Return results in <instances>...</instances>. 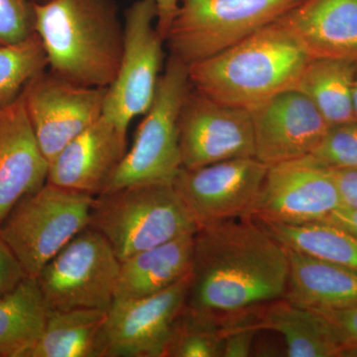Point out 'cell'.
<instances>
[{
  "label": "cell",
  "mask_w": 357,
  "mask_h": 357,
  "mask_svg": "<svg viewBox=\"0 0 357 357\" xmlns=\"http://www.w3.org/2000/svg\"><path fill=\"white\" fill-rule=\"evenodd\" d=\"M32 2L36 4L45 3V2L49 1V0H31Z\"/></svg>",
  "instance_id": "37"
},
{
  "label": "cell",
  "mask_w": 357,
  "mask_h": 357,
  "mask_svg": "<svg viewBox=\"0 0 357 357\" xmlns=\"http://www.w3.org/2000/svg\"><path fill=\"white\" fill-rule=\"evenodd\" d=\"M178 131L182 168L255 157L250 112L215 102L192 86L181 107Z\"/></svg>",
  "instance_id": "13"
},
{
  "label": "cell",
  "mask_w": 357,
  "mask_h": 357,
  "mask_svg": "<svg viewBox=\"0 0 357 357\" xmlns=\"http://www.w3.org/2000/svg\"><path fill=\"white\" fill-rule=\"evenodd\" d=\"M128 130L102 114L52 160L47 182L93 197L102 194L128 152Z\"/></svg>",
  "instance_id": "16"
},
{
  "label": "cell",
  "mask_w": 357,
  "mask_h": 357,
  "mask_svg": "<svg viewBox=\"0 0 357 357\" xmlns=\"http://www.w3.org/2000/svg\"><path fill=\"white\" fill-rule=\"evenodd\" d=\"M195 234L178 236L122 261L115 298L149 297L184 278L192 270Z\"/></svg>",
  "instance_id": "20"
},
{
  "label": "cell",
  "mask_w": 357,
  "mask_h": 357,
  "mask_svg": "<svg viewBox=\"0 0 357 357\" xmlns=\"http://www.w3.org/2000/svg\"><path fill=\"white\" fill-rule=\"evenodd\" d=\"M121 265L105 236L91 227L83 230L36 276L49 312L109 311Z\"/></svg>",
  "instance_id": "8"
},
{
  "label": "cell",
  "mask_w": 357,
  "mask_h": 357,
  "mask_svg": "<svg viewBox=\"0 0 357 357\" xmlns=\"http://www.w3.org/2000/svg\"><path fill=\"white\" fill-rule=\"evenodd\" d=\"M28 276L0 232V298L14 290Z\"/></svg>",
  "instance_id": "32"
},
{
  "label": "cell",
  "mask_w": 357,
  "mask_h": 357,
  "mask_svg": "<svg viewBox=\"0 0 357 357\" xmlns=\"http://www.w3.org/2000/svg\"><path fill=\"white\" fill-rule=\"evenodd\" d=\"M109 88H89L45 70L22 95L35 137L45 158L52 160L103 114Z\"/></svg>",
  "instance_id": "11"
},
{
  "label": "cell",
  "mask_w": 357,
  "mask_h": 357,
  "mask_svg": "<svg viewBox=\"0 0 357 357\" xmlns=\"http://www.w3.org/2000/svg\"><path fill=\"white\" fill-rule=\"evenodd\" d=\"M352 98H354V109L357 121V62H356V70H354V88H352Z\"/></svg>",
  "instance_id": "36"
},
{
  "label": "cell",
  "mask_w": 357,
  "mask_h": 357,
  "mask_svg": "<svg viewBox=\"0 0 357 357\" xmlns=\"http://www.w3.org/2000/svg\"><path fill=\"white\" fill-rule=\"evenodd\" d=\"M302 0H180L167 34L170 55L188 67L276 22Z\"/></svg>",
  "instance_id": "5"
},
{
  "label": "cell",
  "mask_w": 357,
  "mask_h": 357,
  "mask_svg": "<svg viewBox=\"0 0 357 357\" xmlns=\"http://www.w3.org/2000/svg\"><path fill=\"white\" fill-rule=\"evenodd\" d=\"M287 251L255 218H234L197 230L185 306L231 314L281 299L287 288Z\"/></svg>",
  "instance_id": "1"
},
{
  "label": "cell",
  "mask_w": 357,
  "mask_h": 357,
  "mask_svg": "<svg viewBox=\"0 0 357 357\" xmlns=\"http://www.w3.org/2000/svg\"><path fill=\"white\" fill-rule=\"evenodd\" d=\"M311 58L277 22L190 66L191 86L215 102L252 109L295 89Z\"/></svg>",
  "instance_id": "3"
},
{
  "label": "cell",
  "mask_w": 357,
  "mask_h": 357,
  "mask_svg": "<svg viewBox=\"0 0 357 357\" xmlns=\"http://www.w3.org/2000/svg\"><path fill=\"white\" fill-rule=\"evenodd\" d=\"M260 331L280 333L290 357H340L342 349L332 326L314 310L288 300L272 301L257 307Z\"/></svg>",
  "instance_id": "21"
},
{
  "label": "cell",
  "mask_w": 357,
  "mask_h": 357,
  "mask_svg": "<svg viewBox=\"0 0 357 357\" xmlns=\"http://www.w3.org/2000/svg\"><path fill=\"white\" fill-rule=\"evenodd\" d=\"M191 279L192 270L171 287L149 297L115 298L103 325L102 357H165Z\"/></svg>",
  "instance_id": "14"
},
{
  "label": "cell",
  "mask_w": 357,
  "mask_h": 357,
  "mask_svg": "<svg viewBox=\"0 0 357 357\" xmlns=\"http://www.w3.org/2000/svg\"><path fill=\"white\" fill-rule=\"evenodd\" d=\"M119 73L107 89L103 115L128 128L153 102L163 64V42L156 27L155 0H136L126 11Z\"/></svg>",
  "instance_id": "9"
},
{
  "label": "cell",
  "mask_w": 357,
  "mask_h": 357,
  "mask_svg": "<svg viewBox=\"0 0 357 357\" xmlns=\"http://www.w3.org/2000/svg\"><path fill=\"white\" fill-rule=\"evenodd\" d=\"M35 11L49 70L79 86L109 88L124 39L114 0H49Z\"/></svg>",
  "instance_id": "2"
},
{
  "label": "cell",
  "mask_w": 357,
  "mask_h": 357,
  "mask_svg": "<svg viewBox=\"0 0 357 357\" xmlns=\"http://www.w3.org/2000/svg\"><path fill=\"white\" fill-rule=\"evenodd\" d=\"M324 222L332 223L357 238V208L342 206L333 211L324 220Z\"/></svg>",
  "instance_id": "34"
},
{
  "label": "cell",
  "mask_w": 357,
  "mask_h": 357,
  "mask_svg": "<svg viewBox=\"0 0 357 357\" xmlns=\"http://www.w3.org/2000/svg\"><path fill=\"white\" fill-rule=\"evenodd\" d=\"M220 316L184 307L174 324L165 357H220Z\"/></svg>",
  "instance_id": "27"
},
{
  "label": "cell",
  "mask_w": 357,
  "mask_h": 357,
  "mask_svg": "<svg viewBox=\"0 0 357 357\" xmlns=\"http://www.w3.org/2000/svg\"><path fill=\"white\" fill-rule=\"evenodd\" d=\"M48 68V58L36 32L18 43L0 46V107L15 102L26 84Z\"/></svg>",
  "instance_id": "26"
},
{
  "label": "cell",
  "mask_w": 357,
  "mask_h": 357,
  "mask_svg": "<svg viewBox=\"0 0 357 357\" xmlns=\"http://www.w3.org/2000/svg\"><path fill=\"white\" fill-rule=\"evenodd\" d=\"M285 248L289 274L284 299L310 310L357 304V270Z\"/></svg>",
  "instance_id": "19"
},
{
  "label": "cell",
  "mask_w": 357,
  "mask_h": 357,
  "mask_svg": "<svg viewBox=\"0 0 357 357\" xmlns=\"http://www.w3.org/2000/svg\"><path fill=\"white\" fill-rule=\"evenodd\" d=\"M190 89L189 67L170 55L133 145L103 192L131 185L173 182L182 168L178 119Z\"/></svg>",
  "instance_id": "7"
},
{
  "label": "cell",
  "mask_w": 357,
  "mask_h": 357,
  "mask_svg": "<svg viewBox=\"0 0 357 357\" xmlns=\"http://www.w3.org/2000/svg\"><path fill=\"white\" fill-rule=\"evenodd\" d=\"M311 155L331 170L357 169V121L328 128Z\"/></svg>",
  "instance_id": "28"
},
{
  "label": "cell",
  "mask_w": 357,
  "mask_h": 357,
  "mask_svg": "<svg viewBox=\"0 0 357 357\" xmlns=\"http://www.w3.org/2000/svg\"><path fill=\"white\" fill-rule=\"evenodd\" d=\"M36 32L31 0H0V46L18 43Z\"/></svg>",
  "instance_id": "30"
},
{
  "label": "cell",
  "mask_w": 357,
  "mask_h": 357,
  "mask_svg": "<svg viewBox=\"0 0 357 357\" xmlns=\"http://www.w3.org/2000/svg\"><path fill=\"white\" fill-rule=\"evenodd\" d=\"M255 158L267 166L311 155L330 126L306 95L283 91L249 110Z\"/></svg>",
  "instance_id": "15"
},
{
  "label": "cell",
  "mask_w": 357,
  "mask_h": 357,
  "mask_svg": "<svg viewBox=\"0 0 357 357\" xmlns=\"http://www.w3.org/2000/svg\"><path fill=\"white\" fill-rule=\"evenodd\" d=\"M49 309L35 276L0 298V357H27L44 332Z\"/></svg>",
  "instance_id": "22"
},
{
  "label": "cell",
  "mask_w": 357,
  "mask_h": 357,
  "mask_svg": "<svg viewBox=\"0 0 357 357\" xmlns=\"http://www.w3.org/2000/svg\"><path fill=\"white\" fill-rule=\"evenodd\" d=\"M257 307L220 316L222 357L249 356L255 335L260 331Z\"/></svg>",
  "instance_id": "29"
},
{
  "label": "cell",
  "mask_w": 357,
  "mask_h": 357,
  "mask_svg": "<svg viewBox=\"0 0 357 357\" xmlns=\"http://www.w3.org/2000/svg\"><path fill=\"white\" fill-rule=\"evenodd\" d=\"M268 167L255 157H245L181 168L173 185L199 229L248 217Z\"/></svg>",
  "instance_id": "12"
},
{
  "label": "cell",
  "mask_w": 357,
  "mask_h": 357,
  "mask_svg": "<svg viewBox=\"0 0 357 357\" xmlns=\"http://www.w3.org/2000/svg\"><path fill=\"white\" fill-rule=\"evenodd\" d=\"M276 22L311 59L357 62V0H302Z\"/></svg>",
  "instance_id": "18"
},
{
  "label": "cell",
  "mask_w": 357,
  "mask_h": 357,
  "mask_svg": "<svg viewBox=\"0 0 357 357\" xmlns=\"http://www.w3.org/2000/svg\"><path fill=\"white\" fill-rule=\"evenodd\" d=\"M342 206L333 171L312 155L268 167L248 217L283 225L321 222Z\"/></svg>",
  "instance_id": "10"
},
{
  "label": "cell",
  "mask_w": 357,
  "mask_h": 357,
  "mask_svg": "<svg viewBox=\"0 0 357 357\" xmlns=\"http://www.w3.org/2000/svg\"><path fill=\"white\" fill-rule=\"evenodd\" d=\"M328 319L342 345V356H357V304L342 309L314 310Z\"/></svg>",
  "instance_id": "31"
},
{
  "label": "cell",
  "mask_w": 357,
  "mask_h": 357,
  "mask_svg": "<svg viewBox=\"0 0 357 357\" xmlns=\"http://www.w3.org/2000/svg\"><path fill=\"white\" fill-rule=\"evenodd\" d=\"M89 227L105 236L121 262L198 230L173 182L131 185L98 195Z\"/></svg>",
  "instance_id": "4"
},
{
  "label": "cell",
  "mask_w": 357,
  "mask_h": 357,
  "mask_svg": "<svg viewBox=\"0 0 357 357\" xmlns=\"http://www.w3.org/2000/svg\"><path fill=\"white\" fill-rule=\"evenodd\" d=\"M95 197L46 184L24 197L0 222V232L29 276L42 268L91 222Z\"/></svg>",
  "instance_id": "6"
},
{
  "label": "cell",
  "mask_w": 357,
  "mask_h": 357,
  "mask_svg": "<svg viewBox=\"0 0 357 357\" xmlns=\"http://www.w3.org/2000/svg\"><path fill=\"white\" fill-rule=\"evenodd\" d=\"M356 62L340 59H311L296 89L306 95L330 128L356 121L354 88Z\"/></svg>",
  "instance_id": "24"
},
{
  "label": "cell",
  "mask_w": 357,
  "mask_h": 357,
  "mask_svg": "<svg viewBox=\"0 0 357 357\" xmlns=\"http://www.w3.org/2000/svg\"><path fill=\"white\" fill-rule=\"evenodd\" d=\"M157 6L156 27L162 38L165 40L171 23L177 13L180 0H155Z\"/></svg>",
  "instance_id": "35"
},
{
  "label": "cell",
  "mask_w": 357,
  "mask_h": 357,
  "mask_svg": "<svg viewBox=\"0 0 357 357\" xmlns=\"http://www.w3.org/2000/svg\"><path fill=\"white\" fill-rule=\"evenodd\" d=\"M107 314L96 309L49 312L44 332L27 357H102Z\"/></svg>",
  "instance_id": "23"
},
{
  "label": "cell",
  "mask_w": 357,
  "mask_h": 357,
  "mask_svg": "<svg viewBox=\"0 0 357 357\" xmlns=\"http://www.w3.org/2000/svg\"><path fill=\"white\" fill-rule=\"evenodd\" d=\"M342 206L357 208V169L332 170Z\"/></svg>",
  "instance_id": "33"
},
{
  "label": "cell",
  "mask_w": 357,
  "mask_h": 357,
  "mask_svg": "<svg viewBox=\"0 0 357 357\" xmlns=\"http://www.w3.org/2000/svg\"><path fill=\"white\" fill-rule=\"evenodd\" d=\"M49 162L35 137L22 95L0 107V222L48 180Z\"/></svg>",
  "instance_id": "17"
},
{
  "label": "cell",
  "mask_w": 357,
  "mask_h": 357,
  "mask_svg": "<svg viewBox=\"0 0 357 357\" xmlns=\"http://www.w3.org/2000/svg\"><path fill=\"white\" fill-rule=\"evenodd\" d=\"M257 222L285 248L357 270V238L337 225L324 220L304 225Z\"/></svg>",
  "instance_id": "25"
}]
</instances>
